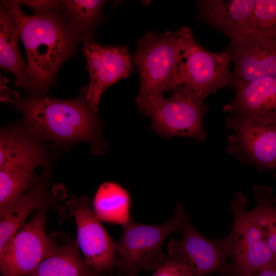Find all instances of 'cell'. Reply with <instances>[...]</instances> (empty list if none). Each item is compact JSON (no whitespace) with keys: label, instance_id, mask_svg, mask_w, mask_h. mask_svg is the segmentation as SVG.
<instances>
[{"label":"cell","instance_id":"603a6c76","mask_svg":"<svg viewBox=\"0 0 276 276\" xmlns=\"http://www.w3.org/2000/svg\"><path fill=\"white\" fill-rule=\"evenodd\" d=\"M33 171L16 167L0 168V213L20 197L31 185Z\"/></svg>","mask_w":276,"mask_h":276},{"label":"cell","instance_id":"30bf717a","mask_svg":"<svg viewBox=\"0 0 276 276\" xmlns=\"http://www.w3.org/2000/svg\"><path fill=\"white\" fill-rule=\"evenodd\" d=\"M82 51L90 76L85 97L90 107L97 111L104 91L133 72V58L127 47L102 45L96 43L92 37L85 39Z\"/></svg>","mask_w":276,"mask_h":276},{"label":"cell","instance_id":"e0dca14e","mask_svg":"<svg viewBox=\"0 0 276 276\" xmlns=\"http://www.w3.org/2000/svg\"><path fill=\"white\" fill-rule=\"evenodd\" d=\"M49 204L50 199L45 188L39 183L0 213V252L31 213L47 208Z\"/></svg>","mask_w":276,"mask_h":276},{"label":"cell","instance_id":"f1b7e54d","mask_svg":"<svg viewBox=\"0 0 276 276\" xmlns=\"http://www.w3.org/2000/svg\"><path fill=\"white\" fill-rule=\"evenodd\" d=\"M225 276H233V275H225Z\"/></svg>","mask_w":276,"mask_h":276},{"label":"cell","instance_id":"ac0fdd59","mask_svg":"<svg viewBox=\"0 0 276 276\" xmlns=\"http://www.w3.org/2000/svg\"><path fill=\"white\" fill-rule=\"evenodd\" d=\"M78 248L77 242L57 245L29 276H96Z\"/></svg>","mask_w":276,"mask_h":276},{"label":"cell","instance_id":"8fae6325","mask_svg":"<svg viewBox=\"0 0 276 276\" xmlns=\"http://www.w3.org/2000/svg\"><path fill=\"white\" fill-rule=\"evenodd\" d=\"M225 52L235 65L233 88L264 77L276 78V38L254 31L231 39Z\"/></svg>","mask_w":276,"mask_h":276},{"label":"cell","instance_id":"3957f363","mask_svg":"<svg viewBox=\"0 0 276 276\" xmlns=\"http://www.w3.org/2000/svg\"><path fill=\"white\" fill-rule=\"evenodd\" d=\"M170 92L168 97L136 98L139 110L151 120V128L163 137L182 136L204 141V100L183 85Z\"/></svg>","mask_w":276,"mask_h":276},{"label":"cell","instance_id":"52a82bcc","mask_svg":"<svg viewBox=\"0 0 276 276\" xmlns=\"http://www.w3.org/2000/svg\"><path fill=\"white\" fill-rule=\"evenodd\" d=\"M180 44L177 68L176 87L183 85L204 100L210 94L231 84V60L226 52L207 50L194 39L187 27L179 29Z\"/></svg>","mask_w":276,"mask_h":276},{"label":"cell","instance_id":"d4e9b609","mask_svg":"<svg viewBox=\"0 0 276 276\" xmlns=\"http://www.w3.org/2000/svg\"><path fill=\"white\" fill-rule=\"evenodd\" d=\"M152 276H193L180 261L167 256Z\"/></svg>","mask_w":276,"mask_h":276},{"label":"cell","instance_id":"5bb4252c","mask_svg":"<svg viewBox=\"0 0 276 276\" xmlns=\"http://www.w3.org/2000/svg\"><path fill=\"white\" fill-rule=\"evenodd\" d=\"M234 88L235 97L224 108L230 116L276 126L275 78H260Z\"/></svg>","mask_w":276,"mask_h":276},{"label":"cell","instance_id":"44dd1931","mask_svg":"<svg viewBox=\"0 0 276 276\" xmlns=\"http://www.w3.org/2000/svg\"><path fill=\"white\" fill-rule=\"evenodd\" d=\"M256 205L251 211L264 239L276 259V199L271 189H253Z\"/></svg>","mask_w":276,"mask_h":276},{"label":"cell","instance_id":"83f0119b","mask_svg":"<svg viewBox=\"0 0 276 276\" xmlns=\"http://www.w3.org/2000/svg\"><path fill=\"white\" fill-rule=\"evenodd\" d=\"M126 276H136V273H128Z\"/></svg>","mask_w":276,"mask_h":276},{"label":"cell","instance_id":"9a60e30c","mask_svg":"<svg viewBox=\"0 0 276 276\" xmlns=\"http://www.w3.org/2000/svg\"><path fill=\"white\" fill-rule=\"evenodd\" d=\"M255 0L197 1L196 19L207 22L231 38L254 31L252 17Z\"/></svg>","mask_w":276,"mask_h":276},{"label":"cell","instance_id":"8992f818","mask_svg":"<svg viewBox=\"0 0 276 276\" xmlns=\"http://www.w3.org/2000/svg\"><path fill=\"white\" fill-rule=\"evenodd\" d=\"M188 216L181 203L173 217L159 225L141 224L132 221L123 226L117 242V266L127 273L141 269L156 270L165 259L162 246L172 233L181 231Z\"/></svg>","mask_w":276,"mask_h":276},{"label":"cell","instance_id":"5b68a950","mask_svg":"<svg viewBox=\"0 0 276 276\" xmlns=\"http://www.w3.org/2000/svg\"><path fill=\"white\" fill-rule=\"evenodd\" d=\"M180 44L179 30L163 34L148 32L139 39L132 56L140 74L137 98L164 95L176 88Z\"/></svg>","mask_w":276,"mask_h":276},{"label":"cell","instance_id":"ffe728a7","mask_svg":"<svg viewBox=\"0 0 276 276\" xmlns=\"http://www.w3.org/2000/svg\"><path fill=\"white\" fill-rule=\"evenodd\" d=\"M19 34L16 25L6 6L1 2L0 11V65L16 77L15 84L27 91L28 80L18 48Z\"/></svg>","mask_w":276,"mask_h":276},{"label":"cell","instance_id":"277c9868","mask_svg":"<svg viewBox=\"0 0 276 276\" xmlns=\"http://www.w3.org/2000/svg\"><path fill=\"white\" fill-rule=\"evenodd\" d=\"M247 198L237 193L230 203L233 222L229 234L222 239L231 260L225 275L243 276L263 269L276 267V259L265 241L251 211ZM224 275V276H225Z\"/></svg>","mask_w":276,"mask_h":276},{"label":"cell","instance_id":"ba28073f","mask_svg":"<svg viewBox=\"0 0 276 276\" xmlns=\"http://www.w3.org/2000/svg\"><path fill=\"white\" fill-rule=\"evenodd\" d=\"M46 209L38 210L0 252L2 276H29L57 246L45 231Z\"/></svg>","mask_w":276,"mask_h":276},{"label":"cell","instance_id":"4316f807","mask_svg":"<svg viewBox=\"0 0 276 276\" xmlns=\"http://www.w3.org/2000/svg\"><path fill=\"white\" fill-rule=\"evenodd\" d=\"M243 276H276V267H272L263 269Z\"/></svg>","mask_w":276,"mask_h":276},{"label":"cell","instance_id":"d6986e66","mask_svg":"<svg viewBox=\"0 0 276 276\" xmlns=\"http://www.w3.org/2000/svg\"><path fill=\"white\" fill-rule=\"evenodd\" d=\"M131 199L128 191L118 183L105 182L97 189L93 209L101 221L126 225L132 220Z\"/></svg>","mask_w":276,"mask_h":276},{"label":"cell","instance_id":"2e32d148","mask_svg":"<svg viewBox=\"0 0 276 276\" xmlns=\"http://www.w3.org/2000/svg\"><path fill=\"white\" fill-rule=\"evenodd\" d=\"M45 159L43 149L28 132L27 134L16 129L1 132L0 168L16 167L34 170Z\"/></svg>","mask_w":276,"mask_h":276},{"label":"cell","instance_id":"9c48e42d","mask_svg":"<svg viewBox=\"0 0 276 276\" xmlns=\"http://www.w3.org/2000/svg\"><path fill=\"white\" fill-rule=\"evenodd\" d=\"M67 205L76 223V242L86 263L97 272L117 266V242L96 216L89 199L74 197Z\"/></svg>","mask_w":276,"mask_h":276},{"label":"cell","instance_id":"7402d4cb","mask_svg":"<svg viewBox=\"0 0 276 276\" xmlns=\"http://www.w3.org/2000/svg\"><path fill=\"white\" fill-rule=\"evenodd\" d=\"M105 1H62L61 9L75 31L83 38L91 37Z\"/></svg>","mask_w":276,"mask_h":276},{"label":"cell","instance_id":"4fadbf2b","mask_svg":"<svg viewBox=\"0 0 276 276\" xmlns=\"http://www.w3.org/2000/svg\"><path fill=\"white\" fill-rule=\"evenodd\" d=\"M234 134L229 137L231 151L241 153L262 169H276V126L238 117L226 119Z\"/></svg>","mask_w":276,"mask_h":276},{"label":"cell","instance_id":"6da1fadb","mask_svg":"<svg viewBox=\"0 0 276 276\" xmlns=\"http://www.w3.org/2000/svg\"><path fill=\"white\" fill-rule=\"evenodd\" d=\"M17 28L27 53V92L43 95L59 67L74 51L79 35L56 10L30 16L20 9L17 1H2Z\"/></svg>","mask_w":276,"mask_h":276},{"label":"cell","instance_id":"cb8c5ba5","mask_svg":"<svg viewBox=\"0 0 276 276\" xmlns=\"http://www.w3.org/2000/svg\"><path fill=\"white\" fill-rule=\"evenodd\" d=\"M252 21L254 31L276 38V0H255Z\"/></svg>","mask_w":276,"mask_h":276},{"label":"cell","instance_id":"7c38bea8","mask_svg":"<svg viewBox=\"0 0 276 276\" xmlns=\"http://www.w3.org/2000/svg\"><path fill=\"white\" fill-rule=\"evenodd\" d=\"M180 240L171 239L167 246L168 257L184 263L193 276H206L219 272L227 273L228 263L222 239L211 240L200 234L188 221Z\"/></svg>","mask_w":276,"mask_h":276},{"label":"cell","instance_id":"7a4b0ae2","mask_svg":"<svg viewBox=\"0 0 276 276\" xmlns=\"http://www.w3.org/2000/svg\"><path fill=\"white\" fill-rule=\"evenodd\" d=\"M27 131L35 137L61 142L86 141L93 144L100 134L96 111L85 97L61 100L47 97L19 100Z\"/></svg>","mask_w":276,"mask_h":276},{"label":"cell","instance_id":"484cf974","mask_svg":"<svg viewBox=\"0 0 276 276\" xmlns=\"http://www.w3.org/2000/svg\"><path fill=\"white\" fill-rule=\"evenodd\" d=\"M19 4L30 7L34 15H41L49 12L61 10L62 1H17Z\"/></svg>","mask_w":276,"mask_h":276}]
</instances>
